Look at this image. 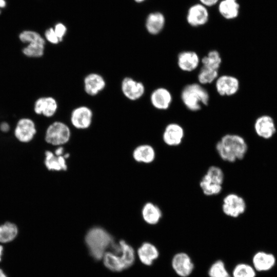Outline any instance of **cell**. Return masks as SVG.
<instances>
[{
  "label": "cell",
  "instance_id": "1f68e13d",
  "mask_svg": "<svg viewBox=\"0 0 277 277\" xmlns=\"http://www.w3.org/2000/svg\"><path fill=\"white\" fill-rule=\"evenodd\" d=\"M218 77V70L202 67L198 74V81L201 84L212 83Z\"/></svg>",
  "mask_w": 277,
  "mask_h": 277
},
{
  "label": "cell",
  "instance_id": "44dd1931",
  "mask_svg": "<svg viewBox=\"0 0 277 277\" xmlns=\"http://www.w3.org/2000/svg\"><path fill=\"white\" fill-rule=\"evenodd\" d=\"M275 263V256L271 253L265 252H258L252 258V266L255 271H268L274 266Z\"/></svg>",
  "mask_w": 277,
  "mask_h": 277
},
{
  "label": "cell",
  "instance_id": "3957f363",
  "mask_svg": "<svg viewBox=\"0 0 277 277\" xmlns=\"http://www.w3.org/2000/svg\"><path fill=\"white\" fill-rule=\"evenodd\" d=\"M85 240L90 255L96 260L103 259L107 250L114 243L112 236L99 227L91 228L87 232Z\"/></svg>",
  "mask_w": 277,
  "mask_h": 277
},
{
  "label": "cell",
  "instance_id": "8992f818",
  "mask_svg": "<svg viewBox=\"0 0 277 277\" xmlns=\"http://www.w3.org/2000/svg\"><path fill=\"white\" fill-rule=\"evenodd\" d=\"M70 136L71 132L69 127L63 122L56 121L47 128L45 141L49 144L61 146L67 143Z\"/></svg>",
  "mask_w": 277,
  "mask_h": 277
},
{
  "label": "cell",
  "instance_id": "5bb4252c",
  "mask_svg": "<svg viewBox=\"0 0 277 277\" xmlns=\"http://www.w3.org/2000/svg\"><path fill=\"white\" fill-rule=\"evenodd\" d=\"M123 94L129 100L135 101L141 98L145 92L144 84L129 77L124 78L121 84Z\"/></svg>",
  "mask_w": 277,
  "mask_h": 277
},
{
  "label": "cell",
  "instance_id": "8d00e7d4",
  "mask_svg": "<svg viewBox=\"0 0 277 277\" xmlns=\"http://www.w3.org/2000/svg\"><path fill=\"white\" fill-rule=\"evenodd\" d=\"M0 129L4 132H8L10 129L9 125L6 122H3L0 125Z\"/></svg>",
  "mask_w": 277,
  "mask_h": 277
},
{
  "label": "cell",
  "instance_id": "30bf717a",
  "mask_svg": "<svg viewBox=\"0 0 277 277\" xmlns=\"http://www.w3.org/2000/svg\"><path fill=\"white\" fill-rule=\"evenodd\" d=\"M254 131L260 137L268 140L276 132V126L273 118L268 115H262L256 118L254 124Z\"/></svg>",
  "mask_w": 277,
  "mask_h": 277
},
{
  "label": "cell",
  "instance_id": "83f0119b",
  "mask_svg": "<svg viewBox=\"0 0 277 277\" xmlns=\"http://www.w3.org/2000/svg\"><path fill=\"white\" fill-rule=\"evenodd\" d=\"M18 233V229L15 224L11 222H6L0 225V242L8 243L13 240Z\"/></svg>",
  "mask_w": 277,
  "mask_h": 277
},
{
  "label": "cell",
  "instance_id": "277c9868",
  "mask_svg": "<svg viewBox=\"0 0 277 277\" xmlns=\"http://www.w3.org/2000/svg\"><path fill=\"white\" fill-rule=\"evenodd\" d=\"M181 97L187 108L192 111L200 110L201 104L207 105L209 100L208 91L197 83L186 85L182 91Z\"/></svg>",
  "mask_w": 277,
  "mask_h": 277
},
{
  "label": "cell",
  "instance_id": "e575fe53",
  "mask_svg": "<svg viewBox=\"0 0 277 277\" xmlns=\"http://www.w3.org/2000/svg\"><path fill=\"white\" fill-rule=\"evenodd\" d=\"M53 29L60 42H62L67 31L66 26L62 23H58L55 26Z\"/></svg>",
  "mask_w": 277,
  "mask_h": 277
},
{
  "label": "cell",
  "instance_id": "8fae6325",
  "mask_svg": "<svg viewBox=\"0 0 277 277\" xmlns=\"http://www.w3.org/2000/svg\"><path fill=\"white\" fill-rule=\"evenodd\" d=\"M93 113L92 110L86 106H80L73 109L70 116L72 125L78 129L89 128L92 123Z\"/></svg>",
  "mask_w": 277,
  "mask_h": 277
},
{
  "label": "cell",
  "instance_id": "9c48e42d",
  "mask_svg": "<svg viewBox=\"0 0 277 277\" xmlns=\"http://www.w3.org/2000/svg\"><path fill=\"white\" fill-rule=\"evenodd\" d=\"M36 133L35 125L33 120L29 118H22L17 123L14 129L16 139L22 143H28Z\"/></svg>",
  "mask_w": 277,
  "mask_h": 277
},
{
  "label": "cell",
  "instance_id": "603a6c76",
  "mask_svg": "<svg viewBox=\"0 0 277 277\" xmlns=\"http://www.w3.org/2000/svg\"><path fill=\"white\" fill-rule=\"evenodd\" d=\"M142 215L144 221L149 225H156L162 217V212L156 204L148 202L142 208Z\"/></svg>",
  "mask_w": 277,
  "mask_h": 277
},
{
  "label": "cell",
  "instance_id": "d4e9b609",
  "mask_svg": "<svg viewBox=\"0 0 277 277\" xmlns=\"http://www.w3.org/2000/svg\"><path fill=\"white\" fill-rule=\"evenodd\" d=\"M66 160L64 154L57 156L50 151L45 152V164L49 170H66L67 165Z\"/></svg>",
  "mask_w": 277,
  "mask_h": 277
},
{
  "label": "cell",
  "instance_id": "b9f144b4",
  "mask_svg": "<svg viewBox=\"0 0 277 277\" xmlns=\"http://www.w3.org/2000/svg\"><path fill=\"white\" fill-rule=\"evenodd\" d=\"M134 1L137 3H141L145 1V0H134Z\"/></svg>",
  "mask_w": 277,
  "mask_h": 277
},
{
  "label": "cell",
  "instance_id": "7a4b0ae2",
  "mask_svg": "<svg viewBox=\"0 0 277 277\" xmlns=\"http://www.w3.org/2000/svg\"><path fill=\"white\" fill-rule=\"evenodd\" d=\"M215 149L222 160L234 163L245 157L248 145L242 136L235 134H227L216 143Z\"/></svg>",
  "mask_w": 277,
  "mask_h": 277
},
{
  "label": "cell",
  "instance_id": "ba28073f",
  "mask_svg": "<svg viewBox=\"0 0 277 277\" xmlns=\"http://www.w3.org/2000/svg\"><path fill=\"white\" fill-rule=\"evenodd\" d=\"M171 266L175 273L180 277L189 276L194 268L191 258L184 252H180L173 255Z\"/></svg>",
  "mask_w": 277,
  "mask_h": 277
},
{
  "label": "cell",
  "instance_id": "5b68a950",
  "mask_svg": "<svg viewBox=\"0 0 277 277\" xmlns=\"http://www.w3.org/2000/svg\"><path fill=\"white\" fill-rule=\"evenodd\" d=\"M224 173L222 169L216 166L208 168L199 183L200 187L204 195H218L222 191Z\"/></svg>",
  "mask_w": 277,
  "mask_h": 277
},
{
  "label": "cell",
  "instance_id": "ac0fdd59",
  "mask_svg": "<svg viewBox=\"0 0 277 277\" xmlns=\"http://www.w3.org/2000/svg\"><path fill=\"white\" fill-rule=\"evenodd\" d=\"M172 98L168 90L164 88L155 89L150 95V101L153 106L159 110L167 109L172 102Z\"/></svg>",
  "mask_w": 277,
  "mask_h": 277
},
{
  "label": "cell",
  "instance_id": "7bdbcfd3",
  "mask_svg": "<svg viewBox=\"0 0 277 277\" xmlns=\"http://www.w3.org/2000/svg\"><path fill=\"white\" fill-rule=\"evenodd\" d=\"M1 10H0V14H1Z\"/></svg>",
  "mask_w": 277,
  "mask_h": 277
},
{
  "label": "cell",
  "instance_id": "9a60e30c",
  "mask_svg": "<svg viewBox=\"0 0 277 277\" xmlns=\"http://www.w3.org/2000/svg\"><path fill=\"white\" fill-rule=\"evenodd\" d=\"M184 137L183 127L176 123H170L166 126L163 133V140L169 146L180 145Z\"/></svg>",
  "mask_w": 277,
  "mask_h": 277
},
{
  "label": "cell",
  "instance_id": "f1b7e54d",
  "mask_svg": "<svg viewBox=\"0 0 277 277\" xmlns=\"http://www.w3.org/2000/svg\"><path fill=\"white\" fill-rule=\"evenodd\" d=\"M202 67L218 70L222 63V59L218 51L211 50L202 59Z\"/></svg>",
  "mask_w": 277,
  "mask_h": 277
},
{
  "label": "cell",
  "instance_id": "ab89813d",
  "mask_svg": "<svg viewBox=\"0 0 277 277\" xmlns=\"http://www.w3.org/2000/svg\"><path fill=\"white\" fill-rule=\"evenodd\" d=\"M0 277H7L1 269H0Z\"/></svg>",
  "mask_w": 277,
  "mask_h": 277
},
{
  "label": "cell",
  "instance_id": "484cf974",
  "mask_svg": "<svg viewBox=\"0 0 277 277\" xmlns=\"http://www.w3.org/2000/svg\"><path fill=\"white\" fill-rule=\"evenodd\" d=\"M218 9L223 17L231 19L239 15L240 5L236 0H222L219 3Z\"/></svg>",
  "mask_w": 277,
  "mask_h": 277
},
{
  "label": "cell",
  "instance_id": "6da1fadb",
  "mask_svg": "<svg viewBox=\"0 0 277 277\" xmlns=\"http://www.w3.org/2000/svg\"><path fill=\"white\" fill-rule=\"evenodd\" d=\"M110 250L107 251L103 258L104 265L109 270L119 272L130 267L134 262L133 248L124 240L111 245Z\"/></svg>",
  "mask_w": 277,
  "mask_h": 277
},
{
  "label": "cell",
  "instance_id": "2e32d148",
  "mask_svg": "<svg viewBox=\"0 0 277 277\" xmlns=\"http://www.w3.org/2000/svg\"><path fill=\"white\" fill-rule=\"evenodd\" d=\"M57 103L52 97L38 98L34 105V111L38 115L50 117L54 115L57 110Z\"/></svg>",
  "mask_w": 277,
  "mask_h": 277
},
{
  "label": "cell",
  "instance_id": "4fadbf2b",
  "mask_svg": "<svg viewBox=\"0 0 277 277\" xmlns=\"http://www.w3.org/2000/svg\"><path fill=\"white\" fill-rule=\"evenodd\" d=\"M186 19L188 23L192 27L203 26L209 19V12L206 6L196 4L189 8Z\"/></svg>",
  "mask_w": 277,
  "mask_h": 277
},
{
  "label": "cell",
  "instance_id": "cb8c5ba5",
  "mask_svg": "<svg viewBox=\"0 0 277 277\" xmlns=\"http://www.w3.org/2000/svg\"><path fill=\"white\" fill-rule=\"evenodd\" d=\"M165 17L160 12L151 13L148 15L146 21V28L151 34H159L164 28Z\"/></svg>",
  "mask_w": 277,
  "mask_h": 277
},
{
  "label": "cell",
  "instance_id": "60d3db41",
  "mask_svg": "<svg viewBox=\"0 0 277 277\" xmlns=\"http://www.w3.org/2000/svg\"><path fill=\"white\" fill-rule=\"evenodd\" d=\"M3 247L0 245V261H1V257L3 253Z\"/></svg>",
  "mask_w": 277,
  "mask_h": 277
},
{
  "label": "cell",
  "instance_id": "7c38bea8",
  "mask_svg": "<svg viewBox=\"0 0 277 277\" xmlns=\"http://www.w3.org/2000/svg\"><path fill=\"white\" fill-rule=\"evenodd\" d=\"M240 88L239 81L233 76L223 75L215 81V88L222 96H230L235 94Z\"/></svg>",
  "mask_w": 277,
  "mask_h": 277
},
{
  "label": "cell",
  "instance_id": "74e56055",
  "mask_svg": "<svg viewBox=\"0 0 277 277\" xmlns=\"http://www.w3.org/2000/svg\"><path fill=\"white\" fill-rule=\"evenodd\" d=\"M63 153H64V148L60 146L56 149V150L55 151L54 154L56 155L59 156V155H64Z\"/></svg>",
  "mask_w": 277,
  "mask_h": 277
},
{
  "label": "cell",
  "instance_id": "ffe728a7",
  "mask_svg": "<svg viewBox=\"0 0 277 277\" xmlns=\"http://www.w3.org/2000/svg\"><path fill=\"white\" fill-rule=\"evenodd\" d=\"M199 64V56L194 51H183L178 55L177 65L183 71H192L198 67Z\"/></svg>",
  "mask_w": 277,
  "mask_h": 277
},
{
  "label": "cell",
  "instance_id": "52a82bcc",
  "mask_svg": "<svg viewBox=\"0 0 277 277\" xmlns=\"http://www.w3.org/2000/svg\"><path fill=\"white\" fill-rule=\"evenodd\" d=\"M245 200L240 195L231 193L227 194L223 200L222 209L227 216L237 218L242 215L246 210Z\"/></svg>",
  "mask_w": 277,
  "mask_h": 277
},
{
  "label": "cell",
  "instance_id": "4dcf8cb0",
  "mask_svg": "<svg viewBox=\"0 0 277 277\" xmlns=\"http://www.w3.org/2000/svg\"><path fill=\"white\" fill-rule=\"evenodd\" d=\"M232 277H255V270L253 266L246 263H239L233 268Z\"/></svg>",
  "mask_w": 277,
  "mask_h": 277
},
{
  "label": "cell",
  "instance_id": "d6a6232c",
  "mask_svg": "<svg viewBox=\"0 0 277 277\" xmlns=\"http://www.w3.org/2000/svg\"><path fill=\"white\" fill-rule=\"evenodd\" d=\"M44 38L38 33L31 30H25L19 35V40L24 43H30Z\"/></svg>",
  "mask_w": 277,
  "mask_h": 277
},
{
  "label": "cell",
  "instance_id": "836d02e7",
  "mask_svg": "<svg viewBox=\"0 0 277 277\" xmlns=\"http://www.w3.org/2000/svg\"><path fill=\"white\" fill-rule=\"evenodd\" d=\"M45 36L46 39L51 44H57L60 42L59 38L52 28H49L46 30Z\"/></svg>",
  "mask_w": 277,
  "mask_h": 277
},
{
  "label": "cell",
  "instance_id": "4316f807",
  "mask_svg": "<svg viewBox=\"0 0 277 277\" xmlns=\"http://www.w3.org/2000/svg\"><path fill=\"white\" fill-rule=\"evenodd\" d=\"M45 41L44 38L28 43L23 50V54L29 57L37 58L42 56L44 53Z\"/></svg>",
  "mask_w": 277,
  "mask_h": 277
},
{
  "label": "cell",
  "instance_id": "d590c367",
  "mask_svg": "<svg viewBox=\"0 0 277 277\" xmlns=\"http://www.w3.org/2000/svg\"><path fill=\"white\" fill-rule=\"evenodd\" d=\"M201 4L206 7H211L215 5L219 0H200Z\"/></svg>",
  "mask_w": 277,
  "mask_h": 277
},
{
  "label": "cell",
  "instance_id": "7402d4cb",
  "mask_svg": "<svg viewBox=\"0 0 277 277\" xmlns=\"http://www.w3.org/2000/svg\"><path fill=\"white\" fill-rule=\"evenodd\" d=\"M132 155L134 160L138 163L149 164L155 160L156 153L152 146L143 144L134 149Z\"/></svg>",
  "mask_w": 277,
  "mask_h": 277
},
{
  "label": "cell",
  "instance_id": "f546056e",
  "mask_svg": "<svg viewBox=\"0 0 277 277\" xmlns=\"http://www.w3.org/2000/svg\"><path fill=\"white\" fill-rule=\"evenodd\" d=\"M208 274L209 277H232L224 262L220 260L215 261L211 265Z\"/></svg>",
  "mask_w": 277,
  "mask_h": 277
},
{
  "label": "cell",
  "instance_id": "f35d334b",
  "mask_svg": "<svg viewBox=\"0 0 277 277\" xmlns=\"http://www.w3.org/2000/svg\"><path fill=\"white\" fill-rule=\"evenodd\" d=\"M6 5L5 0H0V8H4Z\"/></svg>",
  "mask_w": 277,
  "mask_h": 277
},
{
  "label": "cell",
  "instance_id": "e0dca14e",
  "mask_svg": "<svg viewBox=\"0 0 277 277\" xmlns=\"http://www.w3.org/2000/svg\"><path fill=\"white\" fill-rule=\"evenodd\" d=\"M84 89L86 93L91 96L97 95L106 86L103 77L95 73H90L84 78Z\"/></svg>",
  "mask_w": 277,
  "mask_h": 277
},
{
  "label": "cell",
  "instance_id": "d6986e66",
  "mask_svg": "<svg viewBox=\"0 0 277 277\" xmlns=\"http://www.w3.org/2000/svg\"><path fill=\"white\" fill-rule=\"evenodd\" d=\"M137 255L141 262L145 265L150 266L160 255L157 247L149 242H144L137 249Z\"/></svg>",
  "mask_w": 277,
  "mask_h": 277
}]
</instances>
